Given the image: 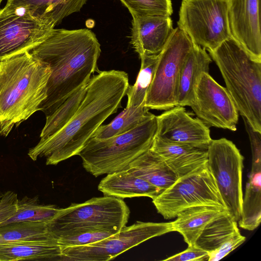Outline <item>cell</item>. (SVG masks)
I'll return each instance as SVG.
<instances>
[{
  "instance_id": "obj_9",
  "label": "cell",
  "mask_w": 261,
  "mask_h": 261,
  "mask_svg": "<svg viewBox=\"0 0 261 261\" xmlns=\"http://www.w3.org/2000/svg\"><path fill=\"white\" fill-rule=\"evenodd\" d=\"M152 203L158 212L165 219L174 218L181 211L195 206L225 207L206 165L178 177L152 199Z\"/></svg>"
},
{
  "instance_id": "obj_26",
  "label": "cell",
  "mask_w": 261,
  "mask_h": 261,
  "mask_svg": "<svg viewBox=\"0 0 261 261\" xmlns=\"http://www.w3.org/2000/svg\"><path fill=\"white\" fill-rule=\"evenodd\" d=\"M145 106L126 108L110 123L101 125L92 137L104 140L124 134L136 127L148 118L152 113Z\"/></svg>"
},
{
  "instance_id": "obj_22",
  "label": "cell",
  "mask_w": 261,
  "mask_h": 261,
  "mask_svg": "<svg viewBox=\"0 0 261 261\" xmlns=\"http://www.w3.org/2000/svg\"><path fill=\"white\" fill-rule=\"evenodd\" d=\"M87 0H7L5 6L26 9L34 17L55 27L63 18L79 12Z\"/></svg>"
},
{
  "instance_id": "obj_8",
  "label": "cell",
  "mask_w": 261,
  "mask_h": 261,
  "mask_svg": "<svg viewBox=\"0 0 261 261\" xmlns=\"http://www.w3.org/2000/svg\"><path fill=\"white\" fill-rule=\"evenodd\" d=\"M189 37L178 27L173 29L158 60L147 91L145 106L167 110L176 106L177 82L181 67L193 47Z\"/></svg>"
},
{
  "instance_id": "obj_35",
  "label": "cell",
  "mask_w": 261,
  "mask_h": 261,
  "mask_svg": "<svg viewBox=\"0 0 261 261\" xmlns=\"http://www.w3.org/2000/svg\"><path fill=\"white\" fill-rule=\"evenodd\" d=\"M208 252L195 245L188 246L184 251L170 256L163 260L168 261H208Z\"/></svg>"
},
{
  "instance_id": "obj_23",
  "label": "cell",
  "mask_w": 261,
  "mask_h": 261,
  "mask_svg": "<svg viewBox=\"0 0 261 261\" xmlns=\"http://www.w3.org/2000/svg\"><path fill=\"white\" fill-rule=\"evenodd\" d=\"M128 169L136 176L156 187L162 192L178 178L162 159L150 148L134 160L129 164Z\"/></svg>"
},
{
  "instance_id": "obj_29",
  "label": "cell",
  "mask_w": 261,
  "mask_h": 261,
  "mask_svg": "<svg viewBox=\"0 0 261 261\" xmlns=\"http://www.w3.org/2000/svg\"><path fill=\"white\" fill-rule=\"evenodd\" d=\"M59 209L55 205L40 204L38 197L25 196L18 199L15 214L0 224V226L19 222H47L52 219Z\"/></svg>"
},
{
  "instance_id": "obj_1",
  "label": "cell",
  "mask_w": 261,
  "mask_h": 261,
  "mask_svg": "<svg viewBox=\"0 0 261 261\" xmlns=\"http://www.w3.org/2000/svg\"><path fill=\"white\" fill-rule=\"evenodd\" d=\"M129 85L128 75L123 71H102L92 76L72 119L56 134L40 140L29 149V156L34 161L44 157L46 165H56L77 155L97 129L121 107Z\"/></svg>"
},
{
  "instance_id": "obj_17",
  "label": "cell",
  "mask_w": 261,
  "mask_h": 261,
  "mask_svg": "<svg viewBox=\"0 0 261 261\" xmlns=\"http://www.w3.org/2000/svg\"><path fill=\"white\" fill-rule=\"evenodd\" d=\"M178 177L206 165L207 149L164 141L154 137L150 148Z\"/></svg>"
},
{
  "instance_id": "obj_25",
  "label": "cell",
  "mask_w": 261,
  "mask_h": 261,
  "mask_svg": "<svg viewBox=\"0 0 261 261\" xmlns=\"http://www.w3.org/2000/svg\"><path fill=\"white\" fill-rule=\"evenodd\" d=\"M237 222L228 213L216 218L205 226L195 245L208 252L217 249L239 231Z\"/></svg>"
},
{
  "instance_id": "obj_38",
  "label": "cell",
  "mask_w": 261,
  "mask_h": 261,
  "mask_svg": "<svg viewBox=\"0 0 261 261\" xmlns=\"http://www.w3.org/2000/svg\"><path fill=\"white\" fill-rule=\"evenodd\" d=\"M2 1H3V0H0V5H1V4Z\"/></svg>"
},
{
  "instance_id": "obj_36",
  "label": "cell",
  "mask_w": 261,
  "mask_h": 261,
  "mask_svg": "<svg viewBox=\"0 0 261 261\" xmlns=\"http://www.w3.org/2000/svg\"><path fill=\"white\" fill-rule=\"evenodd\" d=\"M18 200L17 195L14 192L8 191L4 193L0 201V224L15 214Z\"/></svg>"
},
{
  "instance_id": "obj_15",
  "label": "cell",
  "mask_w": 261,
  "mask_h": 261,
  "mask_svg": "<svg viewBox=\"0 0 261 261\" xmlns=\"http://www.w3.org/2000/svg\"><path fill=\"white\" fill-rule=\"evenodd\" d=\"M228 16L232 38L261 62L259 0H228Z\"/></svg>"
},
{
  "instance_id": "obj_3",
  "label": "cell",
  "mask_w": 261,
  "mask_h": 261,
  "mask_svg": "<svg viewBox=\"0 0 261 261\" xmlns=\"http://www.w3.org/2000/svg\"><path fill=\"white\" fill-rule=\"evenodd\" d=\"M49 65L29 51L0 61V135L7 137L47 97Z\"/></svg>"
},
{
  "instance_id": "obj_10",
  "label": "cell",
  "mask_w": 261,
  "mask_h": 261,
  "mask_svg": "<svg viewBox=\"0 0 261 261\" xmlns=\"http://www.w3.org/2000/svg\"><path fill=\"white\" fill-rule=\"evenodd\" d=\"M244 157L231 141L212 140L207 149L206 166L212 175L228 213L240 219L243 200Z\"/></svg>"
},
{
  "instance_id": "obj_6",
  "label": "cell",
  "mask_w": 261,
  "mask_h": 261,
  "mask_svg": "<svg viewBox=\"0 0 261 261\" xmlns=\"http://www.w3.org/2000/svg\"><path fill=\"white\" fill-rule=\"evenodd\" d=\"M130 211L121 199L111 196L93 197L84 202L59 208L47 222L50 234L57 239L86 229L104 228L118 233L127 224Z\"/></svg>"
},
{
  "instance_id": "obj_24",
  "label": "cell",
  "mask_w": 261,
  "mask_h": 261,
  "mask_svg": "<svg viewBox=\"0 0 261 261\" xmlns=\"http://www.w3.org/2000/svg\"><path fill=\"white\" fill-rule=\"evenodd\" d=\"M261 170L252 171L249 175L239 221L241 228L253 230L261 221Z\"/></svg>"
},
{
  "instance_id": "obj_20",
  "label": "cell",
  "mask_w": 261,
  "mask_h": 261,
  "mask_svg": "<svg viewBox=\"0 0 261 261\" xmlns=\"http://www.w3.org/2000/svg\"><path fill=\"white\" fill-rule=\"evenodd\" d=\"M98 189L105 196L121 199L148 197L153 199L162 192L128 169L107 174L100 181Z\"/></svg>"
},
{
  "instance_id": "obj_28",
  "label": "cell",
  "mask_w": 261,
  "mask_h": 261,
  "mask_svg": "<svg viewBox=\"0 0 261 261\" xmlns=\"http://www.w3.org/2000/svg\"><path fill=\"white\" fill-rule=\"evenodd\" d=\"M141 67L136 81L133 85H129L126 92L127 102L126 108H138L145 106L146 94L150 85L158 55L142 56Z\"/></svg>"
},
{
  "instance_id": "obj_7",
  "label": "cell",
  "mask_w": 261,
  "mask_h": 261,
  "mask_svg": "<svg viewBox=\"0 0 261 261\" xmlns=\"http://www.w3.org/2000/svg\"><path fill=\"white\" fill-rule=\"evenodd\" d=\"M177 27L207 51L231 38L228 0H182Z\"/></svg>"
},
{
  "instance_id": "obj_5",
  "label": "cell",
  "mask_w": 261,
  "mask_h": 261,
  "mask_svg": "<svg viewBox=\"0 0 261 261\" xmlns=\"http://www.w3.org/2000/svg\"><path fill=\"white\" fill-rule=\"evenodd\" d=\"M157 127L152 114L134 128L98 140L91 137L78 153L84 168L95 177L127 170L129 164L151 147Z\"/></svg>"
},
{
  "instance_id": "obj_12",
  "label": "cell",
  "mask_w": 261,
  "mask_h": 261,
  "mask_svg": "<svg viewBox=\"0 0 261 261\" xmlns=\"http://www.w3.org/2000/svg\"><path fill=\"white\" fill-rule=\"evenodd\" d=\"M54 28L24 8L5 6L0 9V61L29 51Z\"/></svg>"
},
{
  "instance_id": "obj_13",
  "label": "cell",
  "mask_w": 261,
  "mask_h": 261,
  "mask_svg": "<svg viewBox=\"0 0 261 261\" xmlns=\"http://www.w3.org/2000/svg\"><path fill=\"white\" fill-rule=\"evenodd\" d=\"M197 118L210 127L237 130L239 112L226 88L208 72L201 73L190 106Z\"/></svg>"
},
{
  "instance_id": "obj_2",
  "label": "cell",
  "mask_w": 261,
  "mask_h": 261,
  "mask_svg": "<svg viewBox=\"0 0 261 261\" xmlns=\"http://www.w3.org/2000/svg\"><path fill=\"white\" fill-rule=\"evenodd\" d=\"M29 52L50 69L47 97L39 108L47 118L72 93L88 84L97 69L101 49L95 35L88 29L54 28Z\"/></svg>"
},
{
  "instance_id": "obj_32",
  "label": "cell",
  "mask_w": 261,
  "mask_h": 261,
  "mask_svg": "<svg viewBox=\"0 0 261 261\" xmlns=\"http://www.w3.org/2000/svg\"><path fill=\"white\" fill-rule=\"evenodd\" d=\"M117 233L101 228L86 229L56 240L60 246L84 245L96 242Z\"/></svg>"
},
{
  "instance_id": "obj_18",
  "label": "cell",
  "mask_w": 261,
  "mask_h": 261,
  "mask_svg": "<svg viewBox=\"0 0 261 261\" xmlns=\"http://www.w3.org/2000/svg\"><path fill=\"white\" fill-rule=\"evenodd\" d=\"M212 62V59L206 50L194 44L179 73L176 90V106L190 107L193 104L201 74L203 72L208 73Z\"/></svg>"
},
{
  "instance_id": "obj_37",
  "label": "cell",
  "mask_w": 261,
  "mask_h": 261,
  "mask_svg": "<svg viewBox=\"0 0 261 261\" xmlns=\"http://www.w3.org/2000/svg\"><path fill=\"white\" fill-rule=\"evenodd\" d=\"M3 194H4V193L0 192V201H1V199L3 197Z\"/></svg>"
},
{
  "instance_id": "obj_34",
  "label": "cell",
  "mask_w": 261,
  "mask_h": 261,
  "mask_svg": "<svg viewBox=\"0 0 261 261\" xmlns=\"http://www.w3.org/2000/svg\"><path fill=\"white\" fill-rule=\"evenodd\" d=\"M246 238L241 234L240 231L237 232L217 249L208 252V261H217L222 259L243 244Z\"/></svg>"
},
{
  "instance_id": "obj_27",
  "label": "cell",
  "mask_w": 261,
  "mask_h": 261,
  "mask_svg": "<svg viewBox=\"0 0 261 261\" xmlns=\"http://www.w3.org/2000/svg\"><path fill=\"white\" fill-rule=\"evenodd\" d=\"M85 85L72 93L50 116L46 118L41 130L40 140H45L62 129L77 111L86 91Z\"/></svg>"
},
{
  "instance_id": "obj_11",
  "label": "cell",
  "mask_w": 261,
  "mask_h": 261,
  "mask_svg": "<svg viewBox=\"0 0 261 261\" xmlns=\"http://www.w3.org/2000/svg\"><path fill=\"white\" fill-rule=\"evenodd\" d=\"M172 231L170 222L137 221L118 233L91 244L61 247V261H108L152 238Z\"/></svg>"
},
{
  "instance_id": "obj_21",
  "label": "cell",
  "mask_w": 261,
  "mask_h": 261,
  "mask_svg": "<svg viewBox=\"0 0 261 261\" xmlns=\"http://www.w3.org/2000/svg\"><path fill=\"white\" fill-rule=\"evenodd\" d=\"M228 213L224 207L198 205L190 207L179 212L176 219L171 222L172 231L180 233L188 245L195 242L205 226L216 218Z\"/></svg>"
},
{
  "instance_id": "obj_14",
  "label": "cell",
  "mask_w": 261,
  "mask_h": 261,
  "mask_svg": "<svg viewBox=\"0 0 261 261\" xmlns=\"http://www.w3.org/2000/svg\"><path fill=\"white\" fill-rule=\"evenodd\" d=\"M155 137L207 149L212 139L209 127L193 118L184 107L176 106L156 116Z\"/></svg>"
},
{
  "instance_id": "obj_19",
  "label": "cell",
  "mask_w": 261,
  "mask_h": 261,
  "mask_svg": "<svg viewBox=\"0 0 261 261\" xmlns=\"http://www.w3.org/2000/svg\"><path fill=\"white\" fill-rule=\"evenodd\" d=\"M62 260L61 247L53 237L0 244V261Z\"/></svg>"
},
{
  "instance_id": "obj_30",
  "label": "cell",
  "mask_w": 261,
  "mask_h": 261,
  "mask_svg": "<svg viewBox=\"0 0 261 261\" xmlns=\"http://www.w3.org/2000/svg\"><path fill=\"white\" fill-rule=\"evenodd\" d=\"M51 237L47 222H19L0 226V244Z\"/></svg>"
},
{
  "instance_id": "obj_31",
  "label": "cell",
  "mask_w": 261,
  "mask_h": 261,
  "mask_svg": "<svg viewBox=\"0 0 261 261\" xmlns=\"http://www.w3.org/2000/svg\"><path fill=\"white\" fill-rule=\"evenodd\" d=\"M132 17L154 15L170 16L173 13L171 0H120Z\"/></svg>"
},
{
  "instance_id": "obj_4",
  "label": "cell",
  "mask_w": 261,
  "mask_h": 261,
  "mask_svg": "<svg viewBox=\"0 0 261 261\" xmlns=\"http://www.w3.org/2000/svg\"><path fill=\"white\" fill-rule=\"evenodd\" d=\"M208 51L239 113L261 133V62L252 59L232 37Z\"/></svg>"
},
{
  "instance_id": "obj_33",
  "label": "cell",
  "mask_w": 261,
  "mask_h": 261,
  "mask_svg": "<svg viewBox=\"0 0 261 261\" xmlns=\"http://www.w3.org/2000/svg\"><path fill=\"white\" fill-rule=\"evenodd\" d=\"M250 142L252 152L251 170H261V133L255 131L249 122L242 117Z\"/></svg>"
},
{
  "instance_id": "obj_16",
  "label": "cell",
  "mask_w": 261,
  "mask_h": 261,
  "mask_svg": "<svg viewBox=\"0 0 261 261\" xmlns=\"http://www.w3.org/2000/svg\"><path fill=\"white\" fill-rule=\"evenodd\" d=\"M173 30L170 16L133 17L131 43L139 57L156 55L163 49Z\"/></svg>"
}]
</instances>
